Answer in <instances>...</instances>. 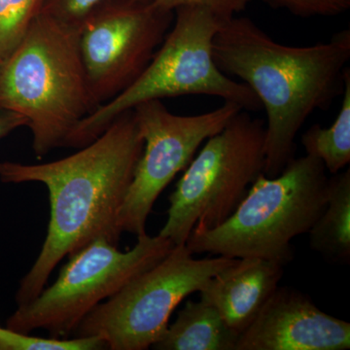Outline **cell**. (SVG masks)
I'll list each match as a JSON object with an SVG mask.
<instances>
[{"label": "cell", "mask_w": 350, "mask_h": 350, "mask_svg": "<svg viewBox=\"0 0 350 350\" xmlns=\"http://www.w3.org/2000/svg\"><path fill=\"white\" fill-rule=\"evenodd\" d=\"M133 110L122 113L80 150L40 165L0 162L3 183L39 182L49 194L47 234L33 266L22 278L17 306L33 300L62 260L94 239L118 245L120 209L144 151Z\"/></svg>", "instance_id": "obj_1"}, {"label": "cell", "mask_w": 350, "mask_h": 350, "mask_svg": "<svg viewBox=\"0 0 350 350\" xmlns=\"http://www.w3.org/2000/svg\"><path fill=\"white\" fill-rule=\"evenodd\" d=\"M213 57L226 75L247 85L266 109L265 169L278 176L295 157L297 135L308 117L342 94L350 59V31L327 42L284 45L247 17L225 21L213 41Z\"/></svg>", "instance_id": "obj_2"}, {"label": "cell", "mask_w": 350, "mask_h": 350, "mask_svg": "<svg viewBox=\"0 0 350 350\" xmlns=\"http://www.w3.org/2000/svg\"><path fill=\"white\" fill-rule=\"evenodd\" d=\"M0 108L27 120L38 158L66 146L76 126L94 110L78 27L39 13L0 64Z\"/></svg>", "instance_id": "obj_3"}, {"label": "cell", "mask_w": 350, "mask_h": 350, "mask_svg": "<svg viewBox=\"0 0 350 350\" xmlns=\"http://www.w3.org/2000/svg\"><path fill=\"white\" fill-rule=\"evenodd\" d=\"M174 12L172 29L137 81L87 115L69 135L66 147L91 144L122 113L145 101L209 96L247 111L262 107L247 85L226 75L214 61V38L225 21L204 5L180 6Z\"/></svg>", "instance_id": "obj_4"}, {"label": "cell", "mask_w": 350, "mask_h": 350, "mask_svg": "<svg viewBox=\"0 0 350 350\" xmlns=\"http://www.w3.org/2000/svg\"><path fill=\"white\" fill-rule=\"evenodd\" d=\"M323 163L306 155L288 162L278 176L261 174L222 224L191 232L194 254L262 258L285 267L294 259L292 241L306 234L325 208L329 177Z\"/></svg>", "instance_id": "obj_5"}, {"label": "cell", "mask_w": 350, "mask_h": 350, "mask_svg": "<svg viewBox=\"0 0 350 350\" xmlns=\"http://www.w3.org/2000/svg\"><path fill=\"white\" fill-rule=\"evenodd\" d=\"M265 121L237 113L209 137L170 195L167 219L159 234L174 245L191 232L213 229L232 215L265 169Z\"/></svg>", "instance_id": "obj_6"}, {"label": "cell", "mask_w": 350, "mask_h": 350, "mask_svg": "<svg viewBox=\"0 0 350 350\" xmlns=\"http://www.w3.org/2000/svg\"><path fill=\"white\" fill-rule=\"evenodd\" d=\"M174 246L170 239L146 232L128 251H120L107 239H94L69 255L56 282L18 306L6 328L24 334L44 329L53 337H70L88 313L162 261Z\"/></svg>", "instance_id": "obj_7"}, {"label": "cell", "mask_w": 350, "mask_h": 350, "mask_svg": "<svg viewBox=\"0 0 350 350\" xmlns=\"http://www.w3.org/2000/svg\"><path fill=\"white\" fill-rule=\"evenodd\" d=\"M236 258L196 259L186 243L126 283L88 313L75 337H98L111 350H146L162 338L184 299L200 292Z\"/></svg>", "instance_id": "obj_8"}, {"label": "cell", "mask_w": 350, "mask_h": 350, "mask_svg": "<svg viewBox=\"0 0 350 350\" xmlns=\"http://www.w3.org/2000/svg\"><path fill=\"white\" fill-rule=\"evenodd\" d=\"M174 19V11L146 0H103L88 14L78 36L94 109L137 81Z\"/></svg>", "instance_id": "obj_9"}, {"label": "cell", "mask_w": 350, "mask_h": 350, "mask_svg": "<svg viewBox=\"0 0 350 350\" xmlns=\"http://www.w3.org/2000/svg\"><path fill=\"white\" fill-rule=\"evenodd\" d=\"M133 110L144 147L120 209L118 228L122 234L138 237L146 232L147 219L156 200L188 167L200 145L243 109L224 101L213 111L181 116L155 100L139 103Z\"/></svg>", "instance_id": "obj_10"}, {"label": "cell", "mask_w": 350, "mask_h": 350, "mask_svg": "<svg viewBox=\"0 0 350 350\" xmlns=\"http://www.w3.org/2000/svg\"><path fill=\"white\" fill-rule=\"evenodd\" d=\"M350 324L322 312L308 295L280 287L239 336L236 350H347Z\"/></svg>", "instance_id": "obj_11"}, {"label": "cell", "mask_w": 350, "mask_h": 350, "mask_svg": "<svg viewBox=\"0 0 350 350\" xmlns=\"http://www.w3.org/2000/svg\"><path fill=\"white\" fill-rule=\"evenodd\" d=\"M284 267L262 258H241L219 271L200 291L226 324L241 336L278 287Z\"/></svg>", "instance_id": "obj_12"}, {"label": "cell", "mask_w": 350, "mask_h": 350, "mask_svg": "<svg viewBox=\"0 0 350 350\" xmlns=\"http://www.w3.org/2000/svg\"><path fill=\"white\" fill-rule=\"evenodd\" d=\"M239 336L226 324L218 310L200 299L189 300L153 345L158 350H236Z\"/></svg>", "instance_id": "obj_13"}, {"label": "cell", "mask_w": 350, "mask_h": 350, "mask_svg": "<svg viewBox=\"0 0 350 350\" xmlns=\"http://www.w3.org/2000/svg\"><path fill=\"white\" fill-rule=\"evenodd\" d=\"M310 247L333 262L350 261V170L328 178L325 208L313 224Z\"/></svg>", "instance_id": "obj_14"}, {"label": "cell", "mask_w": 350, "mask_h": 350, "mask_svg": "<svg viewBox=\"0 0 350 350\" xmlns=\"http://www.w3.org/2000/svg\"><path fill=\"white\" fill-rule=\"evenodd\" d=\"M342 107L333 125L322 128L310 126L301 135V145L306 155L314 157L323 163L332 175L345 169L350 163V69L345 75Z\"/></svg>", "instance_id": "obj_15"}, {"label": "cell", "mask_w": 350, "mask_h": 350, "mask_svg": "<svg viewBox=\"0 0 350 350\" xmlns=\"http://www.w3.org/2000/svg\"><path fill=\"white\" fill-rule=\"evenodd\" d=\"M43 3L44 0H0V64L24 38Z\"/></svg>", "instance_id": "obj_16"}, {"label": "cell", "mask_w": 350, "mask_h": 350, "mask_svg": "<svg viewBox=\"0 0 350 350\" xmlns=\"http://www.w3.org/2000/svg\"><path fill=\"white\" fill-rule=\"evenodd\" d=\"M107 344L98 337L40 338L0 327V350H100Z\"/></svg>", "instance_id": "obj_17"}, {"label": "cell", "mask_w": 350, "mask_h": 350, "mask_svg": "<svg viewBox=\"0 0 350 350\" xmlns=\"http://www.w3.org/2000/svg\"><path fill=\"white\" fill-rule=\"evenodd\" d=\"M275 9H283L301 18L333 17L347 12L350 0H262Z\"/></svg>", "instance_id": "obj_18"}, {"label": "cell", "mask_w": 350, "mask_h": 350, "mask_svg": "<svg viewBox=\"0 0 350 350\" xmlns=\"http://www.w3.org/2000/svg\"><path fill=\"white\" fill-rule=\"evenodd\" d=\"M103 0H44L40 13L64 24L79 27L85 17ZM154 1V0H146Z\"/></svg>", "instance_id": "obj_19"}, {"label": "cell", "mask_w": 350, "mask_h": 350, "mask_svg": "<svg viewBox=\"0 0 350 350\" xmlns=\"http://www.w3.org/2000/svg\"><path fill=\"white\" fill-rule=\"evenodd\" d=\"M154 2L157 6L167 11H174L184 5H204L211 8L223 20L228 21L243 12L251 0H154Z\"/></svg>", "instance_id": "obj_20"}, {"label": "cell", "mask_w": 350, "mask_h": 350, "mask_svg": "<svg viewBox=\"0 0 350 350\" xmlns=\"http://www.w3.org/2000/svg\"><path fill=\"white\" fill-rule=\"evenodd\" d=\"M27 125V120L10 110L0 108V139L7 137L13 131Z\"/></svg>", "instance_id": "obj_21"}]
</instances>
